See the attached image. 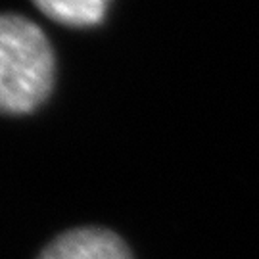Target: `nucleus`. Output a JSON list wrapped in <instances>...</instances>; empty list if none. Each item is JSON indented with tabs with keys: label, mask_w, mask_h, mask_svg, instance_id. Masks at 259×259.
<instances>
[{
	"label": "nucleus",
	"mask_w": 259,
	"mask_h": 259,
	"mask_svg": "<svg viewBox=\"0 0 259 259\" xmlns=\"http://www.w3.org/2000/svg\"><path fill=\"white\" fill-rule=\"evenodd\" d=\"M54 75V50L45 31L19 14H0V113L35 111L52 93Z\"/></svg>",
	"instance_id": "f257e3e1"
},
{
	"label": "nucleus",
	"mask_w": 259,
	"mask_h": 259,
	"mask_svg": "<svg viewBox=\"0 0 259 259\" xmlns=\"http://www.w3.org/2000/svg\"><path fill=\"white\" fill-rule=\"evenodd\" d=\"M37 259H133L129 246L102 227H77L58 234Z\"/></svg>",
	"instance_id": "f03ea898"
},
{
	"label": "nucleus",
	"mask_w": 259,
	"mask_h": 259,
	"mask_svg": "<svg viewBox=\"0 0 259 259\" xmlns=\"http://www.w3.org/2000/svg\"><path fill=\"white\" fill-rule=\"evenodd\" d=\"M47 18L67 27H93L108 12L110 0H33Z\"/></svg>",
	"instance_id": "7ed1b4c3"
}]
</instances>
